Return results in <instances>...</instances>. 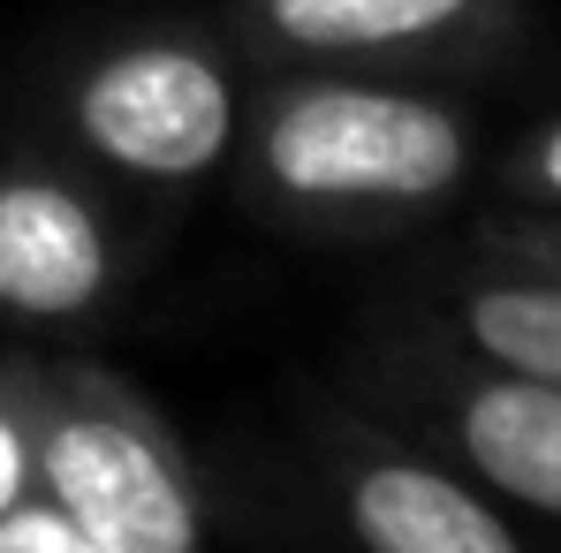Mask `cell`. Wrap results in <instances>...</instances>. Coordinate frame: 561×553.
Instances as JSON below:
<instances>
[{"label": "cell", "instance_id": "cell-1", "mask_svg": "<svg viewBox=\"0 0 561 553\" xmlns=\"http://www.w3.org/2000/svg\"><path fill=\"white\" fill-rule=\"evenodd\" d=\"M266 168L296 197H433L463 175V129L402 92H296L266 129Z\"/></svg>", "mask_w": 561, "mask_h": 553}, {"label": "cell", "instance_id": "cell-2", "mask_svg": "<svg viewBox=\"0 0 561 553\" xmlns=\"http://www.w3.org/2000/svg\"><path fill=\"white\" fill-rule=\"evenodd\" d=\"M77 122L106 160L175 183V175H205L228 152L236 99L220 69L197 61L190 46H137V54H114L84 84Z\"/></svg>", "mask_w": 561, "mask_h": 553}, {"label": "cell", "instance_id": "cell-3", "mask_svg": "<svg viewBox=\"0 0 561 553\" xmlns=\"http://www.w3.org/2000/svg\"><path fill=\"white\" fill-rule=\"evenodd\" d=\"M46 485L69 523L106 553H190L197 508L175 462L122 417H61L46 440Z\"/></svg>", "mask_w": 561, "mask_h": 553}, {"label": "cell", "instance_id": "cell-4", "mask_svg": "<svg viewBox=\"0 0 561 553\" xmlns=\"http://www.w3.org/2000/svg\"><path fill=\"white\" fill-rule=\"evenodd\" d=\"M106 288L92 212L54 183H0V303L23 319H69Z\"/></svg>", "mask_w": 561, "mask_h": 553}, {"label": "cell", "instance_id": "cell-5", "mask_svg": "<svg viewBox=\"0 0 561 553\" xmlns=\"http://www.w3.org/2000/svg\"><path fill=\"white\" fill-rule=\"evenodd\" d=\"M350 523L373 553H516L508 523L456 477L417 462H379L350 493Z\"/></svg>", "mask_w": 561, "mask_h": 553}, {"label": "cell", "instance_id": "cell-6", "mask_svg": "<svg viewBox=\"0 0 561 553\" xmlns=\"http://www.w3.org/2000/svg\"><path fill=\"white\" fill-rule=\"evenodd\" d=\"M463 448L501 493L561 516V387L554 379L524 371V379H501V387L470 394Z\"/></svg>", "mask_w": 561, "mask_h": 553}, {"label": "cell", "instance_id": "cell-7", "mask_svg": "<svg viewBox=\"0 0 561 553\" xmlns=\"http://www.w3.org/2000/svg\"><path fill=\"white\" fill-rule=\"evenodd\" d=\"M274 23L296 46H327V54H350V46H394V38H425L440 23H456L470 0H266Z\"/></svg>", "mask_w": 561, "mask_h": 553}, {"label": "cell", "instance_id": "cell-8", "mask_svg": "<svg viewBox=\"0 0 561 553\" xmlns=\"http://www.w3.org/2000/svg\"><path fill=\"white\" fill-rule=\"evenodd\" d=\"M470 334L508 371L561 387V288H485L470 303Z\"/></svg>", "mask_w": 561, "mask_h": 553}, {"label": "cell", "instance_id": "cell-9", "mask_svg": "<svg viewBox=\"0 0 561 553\" xmlns=\"http://www.w3.org/2000/svg\"><path fill=\"white\" fill-rule=\"evenodd\" d=\"M0 553H106L84 531V523H69L61 508H0Z\"/></svg>", "mask_w": 561, "mask_h": 553}, {"label": "cell", "instance_id": "cell-10", "mask_svg": "<svg viewBox=\"0 0 561 553\" xmlns=\"http://www.w3.org/2000/svg\"><path fill=\"white\" fill-rule=\"evenodd\" d=\"M23 493V448H15V425H0V508H15Z\"/></svg>", "mask_w": 561, "mask_h": 553}, {"label": "cell", "instance_id": "cell-11", "mask_svg": "<svg viewBox=\"0 0 561 553\" xmlns=\"http://www.w3.org/2000/svg\"><path fill=\"white\" fill-rule=\"evenodd\" d=\"M539 175H547V189L561 197V129L547 137V152H539Z\"/></svg>", "mask_w": 561, "mask_h": 553}]
</instances>
